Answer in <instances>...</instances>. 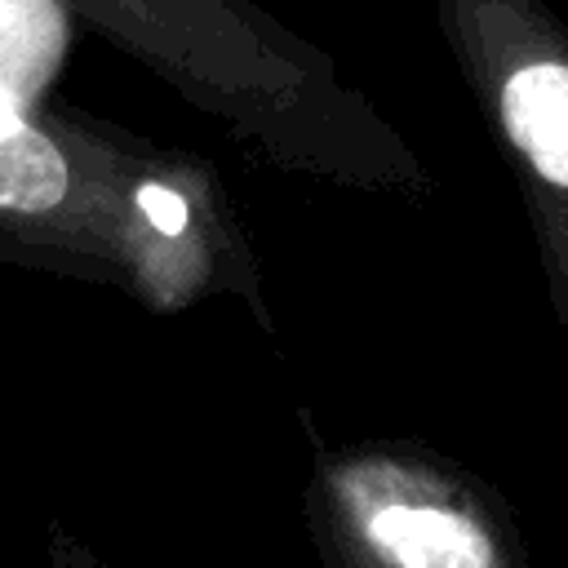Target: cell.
<instances>
[{
  "label": "cell",
  "mask_w": 568,
  "mask_h": 568,
  "mask_svg": "<svg viewBox=\"0 0 568 568\" xmlns=\"http://www.w3.org/2000/svg\"><path fill=\"white\" fill-rule=\"evenodd\" d=\"M306 528L324 568H528L510 506L422 444L320 453Z\"/></svg>",
  "instance_id": "cell-1"
},
{
  "label": "cell",
  "mask_w": 568,
  "mask_h": 568,
  "mask_svg": "<svg viewBox=\"0 0 568 568\" xmlns=\"http://www.w3.org/2000/svg\"><path fill=\"white\" fill-rule=\"evenodd\" d=\"M439 27L510 155L568 346V27L541 0H439Z\"/></svg>",
  "instance_id": "cell-2"
},
{
  "label": "cell",
  "mask_w": 568,
  "mask_h": 568,
  "mask_svg": "<svg viewBox=\"0 0 568 568\" xmlns=\"http://www.w3.org/2000/svg\"><path fill=\"white\" fill-rule=\"evenodd\" d=\"M44 550H49V568H106V564H102L71 528H62V524H49Z\"/></svg>",
  "instance_id": "cell-3"
}]
</instances>
